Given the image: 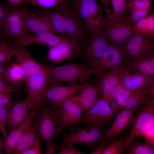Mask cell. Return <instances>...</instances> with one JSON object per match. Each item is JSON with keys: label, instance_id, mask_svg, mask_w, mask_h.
I'll use <instances>...</instances> for the list:
<instances>
[{"label": "cell", "instance_id": "35", "mask_svg": "<svg viewBox=\"0 0 154 154\" xmlns=\"http://www.w3.org/2000/svg\"><path fill=\"white\" fill-rule=\"evenodd\" d=\"M131 92L119 85L111 90L110 94L112 100L117 101L126 98Z\"/></svg>", "mask_w": 154, "mask_h": 154}, {"label": "cell", "instance_id": "25", "mask_svg": "<svg viewBox=\"0 0 154 154\" xmlns=\"http://www.w3.org/2000/svg\"><path fill=\"white\" fill-rule=\"evenodd\" d=\"M74 56L80 58L78 49L70 43L63 42L49 48L47 58L54 62H60Z\"/></svg>", "mask_w": 154, "mask_h": 154}, {"label": "cell", "instance_id": "43", "mask_svg": "<svg viewBox=\"0 0 154 154\" xmlns=\"http://www.w3.org/2000/svg\"><path fill=\"white\" fill-rule=\"evenodd\" d=\"M147 16L132 25V30L135 33L143 35Z\"/></svg>", "mask_w": 154, "mask_h": 154}, {"label": "cell", "instance_id": "28", "mask_svg": "<svg viewBox=\"0 0 154 154\" xmlns=\"http://www.w3.org/2000/svg\"><path fill=\"white\" fill-rule=\"evenodd\" d=\"M108 17L125 16L130 11L129 0H98Z\"/></svg>", "mask_w": 154, "mask_h": 154}, {"label": "cell", "instance_id": "33", "mask_svg": "<svg viewBox=\"0 0 154 154\" xmlns=\"http://www.w3.org/2000/svg\"><path fill=\"white\" fill-rule=\"evenodd\" d=\"M69 0H27L26 3L46 9L60 7Z\"/></svg>", "mask_w": 154, "mask_h": 154}, {"label": "cell", "instance_id": "5", "mask_svg": "<svg viewBox=\"0 0 154 154\" xmlns=\"http://www.w3.org/2000/svg\"><path fill=\"white\" fill-rule=\"evenodd\" d=\"M98 0H73L74 5L92 36L102 35L104 30L103 9Z\"/></svg>", "mask_w": 154, "mask_h": 154}, {"label": "cell", "instance_id": "4", "mask_svg": "<svg viewBox=\"0 0 154 154\" xmlns=\"http://www.w3.org/2000/svg\"><path fill=\"white\" fill-rule=\"evenodd\" d=\"M108 125L101 124H88L83 127L78 124L70 131L62 133V140L56 148V150L68 145H81L93 149L102 138L107 131Z\"/></svg>", "mask_w": 154, "mask_h": 154}, {"label": "cell", "instance_id": "17", "mask_svg": "<svg viewBox=\"0 0 154 154\" xmlns=\"http://www.w3.org/2000/svg\"><path fill=\"white\" fill-rule=\"evenodd\" d=\"M126 62L123 54L120 48L117 46L110 44L100 58L90 65L103 71L123 66Z\"/></svg>", "mask_w": 154, "mask_h": 154}, {"label": "cell", "instance_id": "32", "mask_svg": "<svg viewBox=\"0 0 154 154\" xmlns=\"http://www.w3.org/2000/svg\"><path fill=\"white\" fill-rule=\"evenodd\" d=\"M14 48L3 39L0 40V63L10 64L14 55Z\"/></svg>", "mask_w": 154, "mask_h": 154}, {"label": "cell", "instance_id": "37", "mask_svg": "<svg viewBox=\"0 0 154 154\" xmlns=\"http://www.w3.org/2000/svg\"><path fill=\"white\" fill-rule=\"evenodd\" d=\"M130 9H145L150 11L151 9V0H129Z\"/></svg>", "mask_w": 154, "mask_h": 154}, {"label": "cell", "instance_id": "12", "mask_svg": "<svg viewBox=\"0 0 154 154\" xmlns=\"http://www.w3.org/2000/svg\"><path fill=\"white\" fill-rule=\"evenodd\" d=\"M110 44L102 35L92 36L78 45L80 59L90 65L100 58Z\"/></svg>", "mask_w": 154, "mask_h": 154}, {"label": "cell", "instance_id": "16", "mask_svg": "<svg viewBox=\"0 0 154 154\" xmlns=\"http://www.w3.org/2000/svg\"><path fill=\"white\" fill-rule=\"evenodd\" d=\"M77 95L65 100L56 107L68 129L70 130L79 124L83 114Z\"/></svg>", "mask_w": 154, "mask_h": 154}, {"label": "cell", "instance_id": "29", "mask_svg": "<svg viewBox=\"0 0 154 154\" xmlns=\"http://www.w3.org/2000/svg\"><path fill=\"white\" fill-rule=\"evenodd\" d=\"M39 137L32 123L18 140L13 154H21L23 152L32 146Z\"/></svg>", "mask_w": 154, "mask_h": 154}, {"label": "cell", "instance_id": "47", "mask_svg": "<svg viewBox=\"0 0 154 154\" xmlns=\"http://www.w3.org/2000/svg\"><path fill=\"white\" fill-rule=\"evenodd\" d=\"M143 137L145 138V141L154 146V127L148 131Z\"/></svg>", "mask_w": 154, "mask_h": 154}, {"label": "cell", "instance_id": "9", "mask_svg": "<svg viewBox=\"0 0 154 154\" xmlns=\"http://www.w3.org/2000/svg\"><path fill=\"white\" fill-rule=\"evenodd\" d=\"M118 112L111 108L109 103L101 97L84 112L79 123L108 125Z\"/></svg>", "mask_w": 154, "mask_h": 154}, {"label": "cell", "instance_id": "46", "mask_svg": "<svg viewBox=\"0 0 154 154\" xmlns=\"http://www.w3.org/2000/svg\"><path fill=\"white\" fill-rule=\"evenodd\" d=\"M10 11L7 6L0 2V26Z\"/></svg>", "mask_w": 154, "mask_h": 154}, {"label": "cell", "instance_id": "38", "mask_svg": "<svg viewBox=\"0 0 154 154\" xmlns=\"http://www.w3.org/2000/svg\"><path fill=\"white\" fill-rule=\"evenodd\" d=\"M7 111L5 107L0 105V131L4 141L6 139L7 131L6 129Z\"/></svg>", "mask_w": 154, "mask_h": 154}, {"label": "cell", "instance_id": "20", "mask_svg": "<svg viewBox=\"0 0 154 154\" xmlns=\"http://www.w3.org/2000/svg\"><path fill=\"white\" fill-rule=\"evenodd\" d=\"M13 56L24 69L25 78L42 72L50 71V68L37 61L25 47L14 48Z\"/></svg>", "mask_w": 154, "mask_h": 154}, {"label": "cell", "instance_id": "19", "mask_svg": "<svg viewBox=\"0 0 154 154\" xmlns=\"http://www.w3.org/2000/svg\"><path fill=\"white\" fill-rule=\"evenodd\" d=\"M148 87L131 91L130 94L126 98L116 101V103L113 104V108L118 112L123 109L138 108L141 105L154 102V97Z\"/></svg>", "mask_w": 154, "mask_h": 154}, {"label": "cell", "instance_id": "14", "mask_svg": "<svg viewBox=\"0 0 154 154\" xmlns=\"http://www.w3.org/2000/svg\"><path fill=\"white\" fill-rule=\"evenodd\" d=\"M126 69L123 66L102 71L94 76L92 81L102 89V98L109 103L112 101L110 94L111 90L120 84L121 77Z\"/></svg>", "mask_w": 154, "mask_h": 154}, {"label": "cell", "instance_id": "41", "mask_svg": "<svg viewBox=\"0 0 154 154\" xmlns=\"http://www.w3.org/2000/svg\"><path fill=\"white\" fill-rule=\"evenodd\" d=\"M17 88L6 80H0V93L10 94L17 90Z\"/></svg>", "mask_w": 154, "mask_h": 154}, {"label": "cell", "instance_id": "52", "mask_svg": "<svg viewBox=\"0 0 154 154\" xmlns=\"http://www.w3.org/2000/svg\"><path fill=\"white\" fill-rule=\"evenodd\" d=\"M0 140H2V139H1V137H0Z\"/></svg>", "mask_w": 154, "mask_h": 154}, {"label": "cell", "instance_id": "27", "mask_svg": "<svg viewBox=\"0 0 154 154\" xmlns=\"http://www.w3.org/2000/svg\"><path fill=\"white\" fill-rule=\"evenodd\" d=\"M125 66L130 73L154 77V53L128 61Z\"/></svg>", "mask_w": 154, "mask_h": 154}, {"label": "cell", "instance_id": "22", "mask_svg": "<svg viewBox=\"0 0 154 154\" xmlns=\"http://www.w3.org/2000/svg\"><path fill=\"white\" fill-rule=\"evenodd\" d=\"M38 109L35 108L30 111L24 120L15 129L7 133L4 143L7 154L13 153L17 141L33 122L38 113Z\"/></svg>", "mask_w": 154, "mask_h": 154}, {"label": "cell", "instance_id": "8", "mask_svg": "<svg viewBox=\"0 0 154 154\" xmlns=\"http://www.w3.org/2000/svg\"><path fill=\"white\" fill-rule=\"evenodd\" d=\"M153 37L134 33L125 42L117 46L122 52L126 62L154 53Z\"/></svg>", "mask_w": 154, "mask_h": 154}, {"label": "cell", "instance_id": "50", "mask_svg": "<svg viewBox=\"0 0 154 154\" xmlns=\"http://www.w3.org/2000/svg\"><path fill=\"white\" fill-rule=\"evenodd\" d=\"M4 146V143L2 140H0V152L3 149Z\"/></svg>", "mask_w": 154, "mask_h": 154}, {"label": "cell", "instance_id": "44", "mask_svg": "<svg viewBox=\"0 0 154 154\" xmlns=\"http://www.w3.org/2000/svg\"><path fill=\"white\" fill-rule=\"evenodd\" d=\"M109 141L105 135L99 142V146L91 152L90 154H104L106 148Z\"/></svg>", "mask_w": 154, "mask_h": 154}, {"label": "cell", "instance_id": "48", "mask_svg": "<svg viewBox=\"0 0 154 154\" xmlns=\"http://www.w3.org/2000/svg\"><path fill=\"white\" fill-rule=\"evenodd\" d=\"M27 0H6L7 3L13 8L18 7L24 3H26Z\"/></svg>", "mask_w": 154, "mask_h": 154}, {"label": "cell", "instance_id": "24", "mask_svg": "<svg viewBox=\"0 0 154 154\" xmlns=\"http://www.w3.org/2000/svg\"><path fill=\"white\" fill-rule=\"evenodd\" d=\"M77 96L83 112H85L102 97V89L99 85L90 81L86 84Z\"/></svg>", "mask_w": 154, "mask_h": 154}, {"label": "cell", "instance_id": "15", "mask_svg": "<svg viewBox=\"0 0 154 154\" xmlns=\"http://www.w3.org/2000/svg\"><path fill=\"white\" fill-rule=\"evenodd\" d=\"M25 10L24 8L10 10L0 26V34L17 38L26 33L24 24Z\"/></svg>", "mask_w": 154, "mask_h": 154}, {"label": "cell", "instance_id": "49", "mask_svg": "<svg viewBox=\"0 0 154 154\" xmlns=\"http://www.w3.org/2000/svg\"><path fill=\"white\" fill-rule=\"evenodd\" d=\"M6 70V68L3 65V64L0 63V74L5 76Z\"/></svg>", "mask_w": 154, "mask_h": 154}, {"label": "cell", "instance_id": "34", "mask_svg": "<svg viewBox=\"0 0 154 154\" xmlns=\"http://www.w3.org/2000/svg\"><path fill=\"white\" fill-rule=\"evenodd\" d=\"M123 141L116 138L108 142L104 154H119L122 153L124 147Z\"/></svg>", "mask_w": 154, "mask_h": 154}, {"label": "cell", "instance_id": "7", "mask_svg": "<svg viewBox=\"0 0 154 154\" xmlns=\"http://www.w3.org/2000/svg\"><path fill=\"white\" fill-rule=\"evenodd\" d=\"M138 108L137 113L130 123L129 133L123 141L124 146L136 139L143 137L154 126V102L143 104Z\"/></svg>", "mask_w": 154, "mask_h": 154}, {"label": "cell", "instance_id": "11", "mask_svg": "<svg viewBox=\"0 0 154 154\" xmlns=\"http://www.w3.org/2000/svg\"><path fill=\"white\" fill-rule=\"evenodd\" d=\"M50 71L42 72L25 78L28 96L35 108L42 104L44 92L50 83Z\"/></svg>", "mask_w": 154, "mask_h": 154}, {"label": "cell", "instance_id": "42", "mask_svg": "<svg viewBox=\"0 0 154 154\" xmlns=\"http://www.w3.org/2000/svg\"><path fill=\"white\" fill-rule=\"evenodd\" d=\"M39 137L35 142L30 148L23 152L21 154H40L42 153V149L41 147Z\"/></svg>", "mask_w": 154, "mask_h": 154}, {"label": "cell", "instance_id": "3", "mask_svg": "<svg viewBox=\"0 0 154 154\" xmlns=\"http://www.w3.org/2000/svg\"><path fill=\"white\" fill-rule=\"evenodd\" d=\"M69 0L57 7L60 34L69 36L78 45L92 35L73 2Z\"/></svg>", "mask_w": 154, "mask_h": 154}, {"label": "cell", "instance_id": "26", "mask_svg": "<svg viewBox=\"0 0 154 154\" xmlns=\"http://www.w3.org/2000/svg\"><path fill=\"white\" fill-rule=\"evenodd\" d=\"M25 33L37 34L50 32L56 34L45 18L26 9L24 15Z\"/></svg>", "mask_w": 154, "mask_h": 154}, {"label": "cell", "instance_id": "39", "mask_svg": "<svg viewBox=\"0 0 154 154\" xmlns=\"http://www.w3.org/2000/svg\"><path fill=\"white\" fill-rule=\"evenodd\" d=\"M154 13L147 15L145 29L143 35L154 37Z\"/></svg>", "mask_w": 154, "mask_h": 154}, {"label": "cell", "instance_id": "51", "mask_svg": "<svg viewBox=\"0 0 154 154\" xmlns=\"http://www.w3.org/2000/svg\"><path fill=\"white\" fill-rule=\"evenodd\" d=\"M0 80H6L5 77L4 75L0 74Z\"/></svg>", "mask_w": 154, "mask_h": 154}, {"label": "cell", "instance_id": "2", "mask_svg": "<svg viewBox=\"0 0 154 154\" xmlns=\"http://www.w3.org/2000/svg\"><path fill=\"white\" fill-rule=\"evenodd\" d=\"M102 71L82 63L69 62L60 66L50 68L49 87L67 84H86L92 77Z\"/></svg>", "mask_w": 154, "mask_h": 154}, {"label": "cell", "instance_id": "21", "mask_svg": "<svg viewBox=\"0 0 154 154\" xmlns=\"http://www.w3.org/2000/svg\"><path fill=\"white\" fill-rule=\"evenodd\" d=\"M154 84V77L131 73L126 68L120 79L119 85L130 91L146 88Z\"/></svg>", "mask_w": 154, "mask_h": 154}, {"label": "cell", "instance_id": "40", "mask_svg": "<svg viewBox=\"0 0 154 154\" xmlns=\"http://www.w3.org/2000/svg\"><path fill=\"white\" fill-rule=\"evenodd\" d=\"M14 95L0 93V105L4 106L8 111L12 107L14 103L12 102Z\"/></svg>", "mask_w": 154, "mask_h": 154}, {"label": "cell", "instance_id": "31", "mask_svg": "<svg viewBox=\"0 0 154 154\" xmlns=\"http://www.w3.org/2000/svg\"><path fill=\"white\" fill-rule=\"evenodd\" d=\"M122 153L126 154H153L154 146L145 141L134 140L124 146Z\"/></svg>", "mask_w": 154, "mask_h": 154}, {"label": "cell", "instance_id": "30", "mask_svg": "<svg viewBox=\"0 0 154 154\" xmlns=\"http://www.w3.org/2000/svg\"><path fill=\"white\" fill-rule=\"evenodd\" d=\"M6 80L17 89L21 82L25 78L24 69L18 63L10 64L7 68L5 74Z\"/></svg>", "mask_w": 154, "mask_h": 154}, {"label": "cell", "instance_id": "10", "mask_svg": "<svg viewBox=\"0 0 154 154\" xmlns=\"http://www.w3.org/2000/svg\"><path fill=\"white\" fill-rule=\"evenodd\" d=\"M85 84H67L65 86L49 87L44 92L43 100L47 102L48 105L51 107H58L65 100L77 95Z\"/></svg>", "mask_w": 154, "mask_h": 154}, {"label": "cell", "instance_id": "13", "mask_svg": "<svg viewBox=\"0 0 154 154\" xmlns=\"http://www.w3.org/2000/svg\"><path fill=\"white\" fill-rule=\"evenodd\" d=\"M67 40L66 36L50 32L39 33H24L13 42L14 48L25 47L33 44L44 45L49 48Z\"/></svg>", "mask_w": 154, "mask_h": 154}, {"label": "cell", "instance_id": "36", "mask_svg": "<svg viewBox=\"0 0 154 154\" xmlns=\"http://www.w3.org/2000/svg\"><path fill=\"white\" fill-rule=\"evenodd\" d=\"M130 14L127 15V18L128 22L132 25L145 17L150 11L145 9H130Z\"/></svg>", "mask_w": 154, "mask_h": 154}, {"label": "cell", "instance_id": "45", "mask_svg": "<svg viewBox=\"0 0 154 154\" xmlns=\"http://www.w3.org/2000/svg\"><path fill=\"white\" fill-rule=\"evenodd\" d=\"M57 154H84L78 151L72 145H68L63 147L59 150Z\"/></svg>", "mask_w": 154, "mask_h": 154}, {"label": "cell", "instance_id": "6", "mask_svg": "<svg viewBox=\"0 0 154 154\" xmlns=\"http://www.w3.org/2000/svg\"><path fill=\"white\" fill-rule=\"evenodd\" d=\"M127 16L104 17L102 35L111 44H121L134 33L132 30V25L128 22Z\"/></svg>", "mask_w": 154, "mask_h": 154}, {"label": "cell", "instance_id": "1", "mask_svg": "<svg viewBox=\"0 0 154 154\" xmlns=\"http://www.w3.org/2000/svg\"><path fill=\"white\" fill-rule=\"evenodd\" d=\"M32 123L41 139L45 142L46 150L55 143L58 133L68 129L57 108L43 103L38 108Z\"/></svg>", "mask_w": 154, "mask_h": 154}, {"label": "cell", "instance_id": "23", "mask_svg": "<svg viewBox=\"0 0 154 154\" xmlns=\"http://www.w3.org/2000/svg\"><path fill=\"white\" fill-rule=\"evenodd\" d=\"M137 108L123 109L118 112L112 125L104 134L109 141L119 135L130 124Z\"/></svg>", "mask_w": 154, "mask_h": 154}, {"label": "cell", "instance_id": "18", "mask_svg": "<svg viewBox=\"0 0 154 154\" xmlns=\"http://www.w3.org/2000/svg\"><path fill=\"white\" fill-rule=\"evenodd\" d=\"M35 108L28 96L14 103L12 108L7 111V133L15 129L25 119L28 113Z\"/></svg>", "mask_w": 154, "mask_h": 154}]
</instances>
